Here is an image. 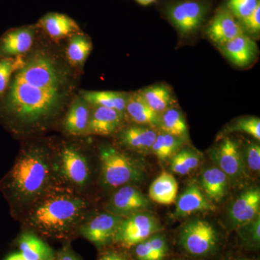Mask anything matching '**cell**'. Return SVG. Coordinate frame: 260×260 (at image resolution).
Returning <instances> with one entry per match:
<instances>
[{
  "label": "cell",
  "instance_id": "obj_14",
  "mask_svg": "<svg viewBox=\"0 0 260 260\" xmlns=\"http://www.w3.org/2000/svg\"><path fill=\"white\" fill-rule=\"evenodd\" d=\"M215 210V206L212 201L207 198L201 188L193 182L189 184L178 198L173 217L174 218H184L198 212L213 211Z\"/></svg>",
  "mask_w": 260,
  "mask_h": 260
},
{
  "label": "cell",
  "instance_id": "obj_5",
  "mask_svg": "<svg viewBox=\"0 0 260 260\" xmlns=\"http://www.w3.org/2000/svg\"><path fill=\"white\" fill-rule=\"evenodd\" d=\"M178 244L181 250L192 259H208L218 254L222 238L210 222L194 219L181 228Z\"/></svg>",
  "mask_w": 260,
  "mask_h": 260
},
{
  "label": "cell",
  "instance_id": "obj_16",
  "mask_svg": "<svg viewBox=\"0 0 260 260\" xmlns=\"http://www.w3.org/2000/svg\"><path fill=\"white\" fill-rule=\"evenodd\" d=\"M124 114L114 109L93 107L90 111L86 134L109 136L114 134L121 125Z\"/></svg>",
  "mask_w": 260,
  "mask_h": 260
},
{
  "label": "cell",
  "instance_id": "obj_39",
  "mask_svg": "<svg viewBox=\"0 0 260 260\" xmlns=\"http://www.w3.org/2000/svg\"><path fill=\"white\" fill-rule=\"evenodd\" d=\"M99 260H128L122 254L114 251H109L101 255Z\"/></svg>",
  "mask_w": 260,
  "mask_h": 260
},
{
  "label": "cell",
  "instance_id": "obj_43",
  "mask_svg": "<svg viewBox=\"0 0 260 260\" xmlns=\"http://www.w3.org/2000/svg\"><path fill=\"white\" fill-rule=\"evenodd\" d=\"M177 260H194V259H177Z\"/></svg>",
  "mask_w": 260,
  "mask_h": 260
},
{
  "label": "cell",
  "instance_id": "obj_28",
  "mask_svg": "<svg viewBox=\"0 0 260 260\" xmlns=\"http://www.w3.org/2000/svg\"><path fill=\"white\" fill-rule=\"evenodd\" d=\"M159 128L160 131L184 140L189 134L185 117L180 109L176 107L169 108L160 114Z\"/></svg>",
  "mask_w": 260,
  "mask_h": 260
},
{
  "label": "cell",
  "instance_id": "obj_19",
  "mask_svg": "<svg viewBox=\"0 0 260 260\" xmlns=\"http://www.w3.org/2000/svg\"><path fill=\"white\" fill-rule=\"evenodd\" d=\"M125 115L136 124L159 127L160 115L150 109L139 91L128 93Z\"/></svg>",
  "mask_w": 260,
  "mask_h": 260
},
{
  "label": "cell",
  "instance_id": "obj_25",
  "mask_svg": "<svg viewBox=\"0 0 260 260\" xmlns=\"http://www.w3.org/2000/svg\"><path fill=\"white\" fill-rule=\"evenodd\" d=\"M177 193L175 177L172 174L162 172L150 184L149 198L158 204L169 205L176 201Z\"/></svg>",
  "mask_w": 260,
  "mask_h": 260
},
{
  "label": "cell",
  "instance_id": "obj_6",
  "mask_svg": "<svg viewBox=\"0 0 260 260\" xmlns=\"http://www.w3.org/2000/svg\"><path fill=\"white\" fill-rule=\"evenodd\" d=\"M162 231L161 224L155 215L148 211L140 212L123 217L116 229L113 244L132 249Z\"/></svg>",
  "mask_w": 260,
  "mask_h": 260
},
{
  "label": "cell",
  "instance_id": "obj_17",
  "mask_svg": "<svg viewBox=\"0 0 260 260\" xmlns=\"http://www.w3.org/2000/svg\"><path fill=\"white\" fill-rule=\"evenodd\" d=\"M35 30L30 27H22L7 32L0 40V56L15 57L30 50L34 43Z\"/></svg>",
  "mask_w": 260,
  "mask_h": 260
},
{
  "label": "cell",
  "instance_id": "obj_27",
  "mask_svg": "<svg viewBox=\"0 0 260 260\" xmlns=\"http://www.w3.org/2000/svg\"><path fill=\"white\" fill-rule=\"evenodd\" d=\"M82 98L89 105L114 109L125 116L128 93L117 91H85Z\"/></svg>",
  "mask_w": 260,
  "mask_h": 260
},
{
  "label": "cell",
  "instance_id": "obj_4",
  "mask_svg": "<svg viewBox=\"0 0 260 260\" xmlns=\"http://www.w3.org/2000/svg\"><path fill=\"white\" fill-rule=\"evenodd\" d=\"M99 158L101 181L106 189H118L138 184L145 179V169L142 164L114 147H102Z\"/></svg>",
  "mask_w": 260,
  "mask_h": 260
},
{
  "label": "cell",
  "instance_id": "obj_1",
  "mask_svg": "<svg viewBox=\"0 0 260 260\" xmlns=\"http://www.w3.org/2000/svg\"><path fill=\"white\" fill-rule=\"evenodd\" d=\"M71 88V74L57 56L34 51L12 77L2 112L16 129H42L60 112Z\"/></svg>",
  "mask_w": 260,
  "mask_h": 260
},
{
  "label": "cell",
  "instance_id": "obj_21",
  "mask_svg": "<svg viewBox=\"0 0 260 260\" xmlns=\"http://www.w3.org/2000/svg\"><path fill=\"white\" fill-rule=\"evenodd\" d=\"M89 104L82 97H78L72 104L65 116L63 126L71 135L86 134L90 119Z\"/></svg>",
  "mask_w": 260,
  "mask_h": 260
},
{
  "label": "cell",
  "instance_id": "obj_31",
  "mask_svg": "<svg viewBox=\"0 0 260 260\" xmlns=\"http://www.w3.org/2000/svg\"><path fill=\"white\" fill-rule=\"evenodd\" d=\"M92 50V43L83 34H75L70 38L67 56L70 64L82 66L88 59Z\"/></svg>",
  "mask_w": 260,
  "mask_h": 260
},
{
  "label": "cell",
  "instance_id": "obj_20",
  "mask_svg": "<svg viewBox=\"0 0 260 260\" xmlns=\"http://www.w3.org/2000/svg\"><path fill=\"white\" fill-rule=\"evenodd\" d=\"M132 249L135 260H166L169 252L167 236L162 232L150 236Z\"/></svg>",
  "mask_w": 260,
  "mask_h": 260
},
{
  "label": "cell",
  "instance_id": "obj_44",
  "mask_svg": "<svg viewBox=\"0 0 260 260\" xmlns=\"http://www.w3.org/2000/svg\"></svg>",
  "mask_w": 260,
  "mask_h": 260
},
{
  "label": "cell",
  "instance_id": "obj_33",
  "mask_svg": "<svg viewBox=\"0 0 260 260\" xmlns=\"http://www.w3.org/2000/svg\"><path fill=\"white\" fill-rule=\"evenodd\" d=\"M24 60L22 56L0 58V102L9 86L12 77L23 65Z\"/></svg>",
  "mask_w": 260,
  "mask_h": 260
},
{
  "label": "cell",
  "instance_id": "obj_18",
  "mask_svg": "<svg viewBox=\"0 0 260 260\" xmlns=\"http://www.w3.org/2000/svg\"><path fill=\"white\" fill-rule=\"evenodd\" d=\"M158 132L151 126L135 125L128 126L119 133L118 139L125 148L138 152L150 151Z\"/></svg>",
  "mask_w": 260,
  "mask_h": 260
},
{
  "label": "cell",
  "instance_id": "obj_29",
  "mask_svg": "<svg viewBox=\"0 0 260 260\" xmlns=\"http://www.w3.org/2000/svg\"><path fill=\"white\" fill-rule=\"evenodd\" d=\"M185 140L173 136L162 131L158 132L150 152L160 160L171 159L182 148Z\"/></svg>",
  "mask_w": 260,
  "mask_h": 260
},
{
  "label": "cell",
  "instance_id": "obj_10",
  "mask_svg": "<svg viewBox=\"0 0 260 260\" xmlns=\"http://www.w3.org/2000/svg\"><path fill=\"white\" fill-rule=\"evenodd\" d=\"M151 206L150 200L139 189L133 185L118 188L108 201V213L126 217L140 212L148 211Z\"/></svg>",
  "mask_w": 260,
  "mask_h": 260
},
{
  "label": "cell",
  "instance_id": "obj_32",
  "mask_svg": "<svg viewBox=\"0 0 260 260\" xmlns=\"http://www.w3.org/2000/svg\"><path fill=\"white\" fill-rule=\"evenodd\" d=\"M238 236L242 245L249 250H258L260 246V218L237 228Z\"/></svg>",
  "mask_w": 260,
  "mask_h": 260
},
{
  "label": "cell",
  "instance_id": "obj_11",
  "mask_svg": "<svg viewBox=\"0 0 260 260\" xmlns=\"http://www.w3.org/2000/svg\"><path fill=\"white\" fill-rule=\"evenodd\" d=\"M212 158L231 180L238 181L246 175L241 148L232 138H224L213 150Z\"/></svg>",
  "mask_w": 260,
  "mask_h": 260
},
{
  "label": "cell",
  "instance_id": "obj_12",
  "mask_svg": "<svg viewBox=\"0 0 260 260\" xmlns=\"http://www.w3.org/2000/svg\"><path fill=\"white\" fill-rule=\"evenodd\" d=\"M260 190L252 187L243 191L229 208V218L232 229H237L259 217Z\"/></svg>",
  "mask_w": 260,
  "mask_h": 260
},
{
  "label": "cell",
  "instance_id": "obj_34",
  "mask_svg": "<svg viewBox=\"0 0 260 260\" xmlns=\"http://www.w3.org/2000/svg\"><path fill=\"white\" fill-rule=\"evenodd\" d=\"M243 161L246 172L258 173L260 171V146L255 142H248L241 148Z\"/></svg>",
  "mask_w": 260,
  "mask_h": 260
},
{
  "label": "cell",
  "instance_id": "obj_30",
  "mask_svg": "<svg viewBox=\"0 0 260 260\" xmlns=\"http://www.w3.org/2000/svg\"><path fill=\"white\" fill-rule=\"evenodd\" d=\"M201 159V155L194 149L183 148L170 159V169L178 175H187L198 167Z\"/></svg>",
  "mask_w": 260,
  "mask_h": 260
},
{
  "label": "cell",
  "instance_id": "obj_13",
  "mask_svg": "<svg viewBox=\"0 0 260 260\" xmlns=\"http://www.w3.org/2000/svg\"><path fill=\"white\" fill-rule=\"evenodd\" d=\"M245 34L240 23L226 8L219 10L206 29V36L217 45Z\"/></svg>",
  "mask_w": 260,
  "mask_h": 260
},
{
  "label": "cell",
  "instance_id": "obj_36",
  "mask_svg": "<svg viewBox=\"0 0 260 260\" xmlns=\"http://www.w3.org/2000/svg\"><path fill=\"white\" fill-rule=\"evenodd\" d=\"M259 4V0H228L229 10L239 21L249 16Z\"/></svg>",
  "mask_w": 260,
  "mask_h": 260
},
{
  "label": "cell",
  "instance_id": "obj_2",
  "mask_svg": "<svg viewBox=\"0 0 260 260\" xmlns=\"http://www.w3.org/2000/svg\"><path fill=\"white\" fill-rule=\"evenodd\" d=\"M88 203L69 188L51 187L28 208L26 223L43 237L64 239L78 229Z\"/></svg>",
  "mask_w": 260,
  "mask_h": 260
},
{
  "label": "cell",
  "instance_id": "obj_22",
  "mask_svg": "<svg viewBox=\"0 0 260 260\" xmlns=\"http://www.w3.org/2000/svg\"><path fill=\"white\" fill-rule=\"evenodd\" d=\"M20 252L27 260H56L54 251L32 232H23L19 237Z\"/></svg>",
  "mask_w": 260,
  "mask_h": 260
},
{
  "label": "cell",
  "instance_id": "obj_3",
  "mask_svg": "<svg viewBox=\"0 0 260 260\" xmlns=\"http://www.w3.org/2000/svg\"><path fill=\"white\" fill-rule=\"evenodd\" d=\"M54 160L45 148H25L3 182V190L13 206L28 208L52 187Z\"/></svg>",
  "mask_w": 260,
  "mask_h": 260
},
{
  "label": "cell",
  "instance_id": "obj_7",
  "mask_svg": "<svg viewBox=\"0 0 260 260\" xmlns=\"http://www.w3.org/2000/svg\"><path fill=\"white\" fill-rule=\"evenodd\" d=\"M54 162V169L71 187L82 189L88 186L91 169L88 158L80 149L73 145L64 146Z\"/></svg>",
  "mask_w": 260,
  "mask_h": 260
},
{
  "label": "cell",
  "instance_id": "obj_40",
  "mask_svg": "<svg viewBox=\"0 0 260 260\" xmlns=\"http://www.w3.org/2000/svg\"><path fill=\"white\" fill-rule=\"evenodd\" d=\"M5 260H27L23 255H22L21 253L17 252L14 253V254H10V256H8V257L6 258Z\"/></svg>",
  "mask_w": 260,
  "mask_h": 260
},
{
  "label": "cell",
  "instance_id": "obj_38",
  "mask_svg": "<svg viewBox=\"0 0 260 260\" xmlns=\"http://www.w3.org/2000/svg\"><path fill=\"white\" fill-rule=\"evenodd\" d=\"M56 260H79L75 253L72 251L70 246H64L58 256H56Z\"/></svg>",
  "mask_w": 260,
  "mask_h": 260
},
{
  "label": "cell",
  "instance_id": "obj_23",
  "mask_svg": "<svg viewBox=\"0 0 260 260\" xmlns=\"http://www.w3.org/2000/svg\"><path fill=\"white\" fill-rule=\"evenodd\" d=\"M39 24L48 35L54 39L72 37L80 30L79 26L73 18L61 13H48L41 19Z\"/></svg>",
  "mask_w": 260,
  "mask_h": 260
},
{
  "label": "cell",
  "instance_id": "obj_41",
  "mask_svg": "<svg viewBox=\"0 0 260 260\" xmlns=\"http://www.w3.org/2000/svg\"><path fill=\"white\" fill-rule=\"evenodd\" d=\"M140 5H148L154 3L155 0H136Z\"/></svg>",
  "mask_w": 260,
  "mask_h": 260
},
{
  "label": "cell",
  "instance_id": "obj_9",
  "mask_svg": "<svg viewBox=\"0 0 260 260\" xmlns=\"http://www.w3.org/2000/svg\"><path fill=\"white\" fill-rule=\"evenodd\" d=\"M123 217L110 213H100L83 222L78 231L82 237L99 249L113 244L118 225Z\"/></svg>",
  "mask_w": 260,
  "mask_h": 260
},
{
  "label": "cell",
  "instance_id": "obj_15",
  "mask_svg": "<svg viewBox=\"0 0 260 260\" xmlns=\"http://www.w3.org/2000/svg\"><path fill=\"white\" fill-rule=\"evenodd\" d=\"M219 47L229 60L240 68L251 64L256 59L258 51L256 43L246 34L238 36Z\"/></svg>",
  "mask_w": 260,
  "mask_h": 260
},
{
  "label": "cell",
  "instance_id": "obj_35",
  "mask_svg": "<svg viewBox=\"0 0 260 260\" xmlns=\"http://www.w3.org/2000/svg\"><path fill=\"white\" fill-rule=\"evenodd\" d=\"M231 131L240 132L251 135L259 141L260 119L256 116H247L237 119L229 126Z\"/></svg>",
  "mask_w": 260,
  "mask_h": 260
},
{
  "label": "cell",
  "instance_id": "obj_26",
  "mask_svg": "<svg viewBox=\"0 0 260 260\" xmlns=\"http://www.w3.org/2000/svg\"><path fill=\"white\" fill-rule=\"evenodd\" d=\"M150 109L160 115L174 107L176 101L171 88L164 84L151 85L139 90Z\"/></svg>",
  "mask_w": 260,
  "mask_h": 260
},
{
  "label": "cell",
  "instance_id": "obj_8",
  "mask_svg": "<svg viewBox=\"0 0 260 260\" xmlns=\"http://www.w3.org/2000/svg\"><path fill=\"white\" fill-rule=\"evenodd\" d=\"M206 5L194 0L181 2L168 9L167 14L173 25L182 35L194 34L201 26L206 16Z\"/></svg>",
  "mask_w": 260,
  "mask_h": 260
},
{
  "label": "cell",
  "instance_id": "obj_42",
  "mask_svg": "<svg viewBox=\"0 0 260 260\" xmlns=\"http://www.w3.org/2000/svg\"><path fill=\"white\" fill-rule=\"evenodd\" d=\"M229 260H254L251 259V258L243 257V256H238V257L232 258Z\"/></svg>",
  "mask_w": 260,
  "mask_h": 260
},
{
  "label": "cell",
  "instance_id": "obj_37",
  "mask_svg": "<svg viewBox=\"0 0 260 260\" xmlns=\"http://www.w3.org/2000/svg\"><path fill=\"white\" fill-rule=\"evenodd\" d=\"M241 25L244 32H246L250 35H259L260 31V4L258 5L255 10L249 16L241 20Z\"/></svg>",
  "mask_w": 260,
  "mask_h": 260
},
{
  "label": "cell",
  "instance_id": "obj_24",
  "mask_svg": "<svg viewBox=\"0 0 260 260\" xmlns=\"http://www.w3.org/2000/svg\"><path fill=\"white\" fill-rule=\"evenodd\" d=\"M200 182L202 190L210 201H220L226 194L229 178L217 166L205 169Z\"/></svg>",
  "mask_w": 260,
  "mask_h": 260
}]
</instances>
